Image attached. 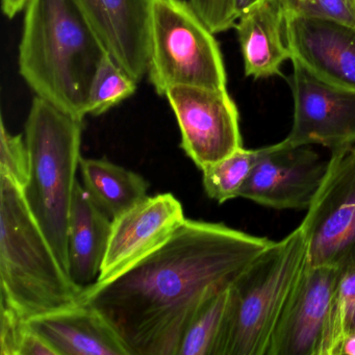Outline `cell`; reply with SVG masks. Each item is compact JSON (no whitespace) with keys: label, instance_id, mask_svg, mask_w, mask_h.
Masks as SVG:
<instances>
[{"label":"cell","instance_id":"6da1fadb","mask_svg":"<svg viewBox=\"0 0 355 355\" xmlns=\"http://www.w3.org/2000/svg\"><path fill=\"white\" fill-rule=\"evenodd\" d=\"M273 241L222 223L186 219L157 250L80 303L113 326L128 355H178L201 307L228 290Z\"/></svg>","mask_w":355,"mask_h":355},{"label":"cell","instance_id":"7a4b0ae2","mask_svg":"<svg viewBox=\"0 0 355 355\" xmlns=\"http://www.w3.org/2000/svg\"><path fill=\"white\" fill-rule=\"evenodd\" d=\"M24 12L20 76L36 96L84 120L107 49L74 0H28Z\"/></svg>","mask_w":355,"mask_h":355},{"label":"cell","instance_id":"3957f363","mask_svg":"<svg viewBox=\"0 0 355 355\" xmlns=\"http://www.w3.org/2000/svg\"><path fill=\"white\" fill-rule=\"evenodd\" d=\"M0 302L26 320L80 304L84 288L65 271L24 200L0 176Z\"/></svg>","mask_w":355,"mask_h":355},{"label":"cell","instance_id":"277c9868","mask_svg":"<svg viewBox=\"0 0 355 355\" xmlns=\"http://www.w3.org/2000/svg\"><path fill=\"white\" fill-rule=\"evenodd\" d=\"M83 121L35 96L26 123L30 178L22 190L24 200L68 274L70 214L82 159Z\"/></svg>","mask_w":355,"mask_h":355},{"label":"cell","instance_id":"5b68a950","mask_svg":"<svg viewBox=\"0 0 355 355\" xmlns=\"http://www.w3.org/2000/svg\"><path fill=\"white\" fill-rule=\"evenodd\" d=\"M309 261L299 226L273 242L230 286L218 355H266L284 306Z\"/></svg>","mask_w":355,"mask_h":355},{"label":"cell","instance_id":"8992f818","mask_svg":"<svg viewBox=\"0 0 355 355\" xmlns=\"http://www.w3.org/2000/svg\"><path fill=\"white\" fill-rule=\"evenodd\" d=\"M147 73L159 96L178 86L226 90L215 34L187 0H153Z\"/></svg>","mask_w":355,"mask_h":355},{"label":"cell","instance_id":"52a82bcc","mask_svg":"<svg viewBox=\"0 0 355 355\" xmlns=\"http://www.w3.org/2000/svg\"><path fill=\"white\" fill-rule=\"evenodd\" d=\"M300 227L309 244L307 265L355 266V145L331 153Z\"/></svg>","mask_w":355,"mask_h":355},{"label":"cell","instance_id":"ba28073f","mask_svg":"<svg viewBox=\"0 0 355 355\" xmlns=\"http://www.w3.org/2000/svg\"><path fill=\"white\" fill-rule=\"evenodd\" d=\"M166 97L182 135V148L202 171L243 148L238 107L226 90L172 87Z\"/></svg>","mask_w":355,"mask_h":355},{"label":"cell","instance_id":"9c48e42d","mask_svg":"<svg viewBox=\"0 0 355 355\" xmlns=\"http://www.w3.org/2000/svg\"><path fill=\"white\" fill-rule=\"evenodd\" d=\"M286 78L294 99V119L284 142L322 145L331 153L355 145V92L332 86L292 60Z\"/></svg>","mask_w":355,"mask_h":355},{"label":"cell","instance_id":"30bf717a","mask_svg":"<svg viewBox=\"0 0 355 355\" xmlns=\"http://www.w3.org/2000/svg\"><path fill=\"white\" fill-rule=\"evenodd\" d=\"M328 162L309 146L272 145L240 191V198L276 209H307L327 170Z\"/></svg>","mask_w":355,"mask_h":355},{"label":"cell","instance_id":"8fae6325","mask_svg":"<svg viewBox=\"0 0 355 355\" xmlns=\"http://www.w3.org/2000/svg\"><path fill=\"white\" fill-rule=\"evenodd\" d=\"M184 220L182 203L171 193L147 196L113 219L107 253L94 284L115 279L155 252Z\"/></svg>","mask_w":355,"mask_h":355},{"label":"cell","instance_id":"7c38bea8","mask_svg":"<svg viewBox=\"0 0 355 355\" xmlns=\"http://www.w3.org/2000/svg\"><path fill=\"white\" fill-rule=\"evenodd\" d=\"M340 272L330 266H306L276 324L266 355H320Z\"/></svg>","mask_w":355,"mask_h":355},{"label":"cell","instance_id":"4fadbf2b","mask_svg":"<svg viewBox=\"0 0 355 355\" xmlns=\"http://www.w3.org/2000/svg\"><path fill=\"white\" fill-rule=\"evenodd\" d=\"M284 37L292 60L319 80L355 92V26L326 18L286 15Z\"/></svg>","mask_w":355,"mask_h":355},{"label":"cell","instance_id":"5bb4252c","mask_svg":"<svg viewBox=\"0 0 355 355\" xmlns=\"http://www.w3.org/2000/svg\"><path fill=\"white\" fill-rule=\"evenodd\" d=\"M114 61L137 83L148 71L153 0H74Z\"/></svg>","mask_w":355,"mask_h":355},{"label":"cell","instance_id":"9a60e30c","mask_svg":"<svg viewBox=\"0 0 355 355\" xmlns=\"http://www.w3.org/2000/svg\"><path fill=\"white\" fill-rule=\"evenodd\" d=\"M28 322L58 355H128L113 326L94 307L84 303Z\"/></svg>","mask_w":355,"mask_h":355},{"label":"cell","instance_id":"2e32d148","mask_svg":"<svg viewBox=\"0 0 355 355\" xmlns=\"http://www.w3.org/2000/svg\"><path fill=\"white\" fill-rule=\"evenodd\" d=\"M284 26L286 14L276 0H261L239 15L234 28L245 76L254 80L282 76V64L292 60Z\"/></svg>","mask_w":355,"mask_h":355},{"label":"cell","instance_id":"e0dca14e","mask_svg":"<svg viewBox=\"0 0 355 355\" xmlns=\"http://www.w3.org/2000/svg\"><path fill=\"white\" fill-rule=\"evenodd\" d=\"M113 220L76 182L68 236L69 274L80 288L96 282L107 253Z\"/></svg>","mask_w":355,"mask_h":355},{"label":"cell","instance_id":"ac0fdd59","mask_svg":"<svg viewBox=\"0 0 355 355\" xmlns=\"http://www.w3.org/2000/svg\"><path fill=\"white\" fill-rule=\"evenodd\" d=\"M80 170L85 189L112 220L147 197L149 184L142 176L107 159L82 157Z\"/></svg>","mask_w":355,"mask_h":355},{"label":"cell","instance_id":"d6986e66","mask_svg":"<svg viewBox=\"0 0 355 355\" xmlns=\"http://www.w3.org/2000/svg\"><path fill=\"white\" fill-rule=\"evenodd\" d=\"M272 145L257 149H239L202 170L203 187L209 198L219 203L239 198L246 180Z\"/></svg>","mask_w":355,"mask_h":355},{"label":"cell","instance_id":"ffe728a7","mask_svg":"<svg viewBox=\"0 0 355 355\" xmlns=\"http://www.w3.org/2000/svg\"><path fill=\"white\" fill-rule=\"evenodd\" d=\"M230 288L207 301L191 322L178 355H218L230 303Z\"/></svg>","mask_w":355,"mask_h":355},{"label":"cell","instance_id":"44dd1931","mask_svg":"<svg viewBox=\"0 0 355 355\" xmlns=\"http://www.w3.org/2000/svg\"><path fill=\"white\" fill-rule=\"evenodd\" d=\"M355 332V266L340 272L322 336L320 355H338L340 345Z\"/></svg>","mask_w":355,"mask_h":355},{"label":"cell","instance_id":"7402d4cb","mask_svg":"<svg viewBox=\"0 0 355 355\" xmlns=\"http://www.w3.org/2000/svg\"><path fill=\"white\" fill-rule=\"evenodd\" d=\"M138 83L109 55H105L91 85L88 115L99 116L135 94Z\"/></svg>","mask_w":355,"mask_h":355},{"label":"cell","instance_id":"603a6c76","mask_svg":"<svg viewBox=\"0 0 355 355\" xmlns=\"http://www.w3.org/2000/svg\"><path fill=\"white\" fill-rule=\"evenodd\" d=\"M0 176L9 178L21 190L30 178V153L26 139L21 135H12L6 128L3 117L0 122Z\"/></svg>","mask_w":355,"mask_h":355},{"label":"cell","instance_id":"cb8c5ba5","mask_svg":"<svg viewBox=\"0 0 355 355\" xmlns=\"http://www.w3.org/2000/svg\"><path fill=\"white\" fill-rule=\"evenodd\" d=\"M286 15L336 20L355 26V0H276Z\"/></svg>","mask_w":355,"mask_h":355},{"label":"cell","instance_id":"d4e9b609","mask_svg":"<svg viewBox=\"0 0 355 355\" xmlns=\"http://www.w3.org/2000/svg\"><path fill=\"white\" fill-rule=\"evenodd\" d=\"M189 3L215 35L236 26L239 17L236 0H189Z\"/></svg>","mask_w":355,"mask_h":355},{"label":"cell","instance_id":"484cf974","mask_svg":"<svg viewBox=\"0 0 355 355\" xmlns=\"http://www.w3.org/2000/svg\"><path fill=\"white\" fill-rule=\"evenodd\" d=\"M0 355H19L20 345L28 327V320L3 302H0Z\"/></svg>","mask_w":355,"mask_h":355},{"label":"cell","instance_id":"4316f807","mask_svg":"<svg viewBox=\"0 0 355 355\" xmlns=\"http://www.w3.org/2000/svg\"><path fill=\"white\" fill-rule=\"evenodd\" d=\"M19 355H58L55 349L30 324L20 345Z\"/></svg>","mask_w":355,"mask_h":355},{"label":"cell","instance_id":"83f0119b","mask_svg":"<svg viewBox=\"0 0 355 355\" xmlns=\"http://www.w3.org/2000/svg\"><path fill=\"white\" fill-rule=\"evenodd\" d=\"M28 0H1L3 14L10 19H13L17 14L26 10Z\"/></svg>","mask_w":355,"mask_h":355},{"label":"cell","instance_id":"f1b7e54d","mask_svg":"<svg viewBox=\"0 0 355 355\" xmlns=\"http://www.w3.org/2000/svg\"><path fill=\"white\" fill-rule=\"evenodd\" d=\"M338 355H355V332L349 334L340 345Z\"/></svg>","mask_w":355,"mask_h":355},{"label":"cell","instance_id":"f546056e","mask_svg":"<svg viewBox=\"0 0 355 355\" xmlns=\"http://www.w3.org/2000/svg\"><path fill=\"white\" fill-rule=\"evenodd\" d=\"M261 0H236V10H238L239 15L245 10L250 8L251 6L255 5Z\"/></svg>","mask_w":355,"mask_h":355}]
</instances>
